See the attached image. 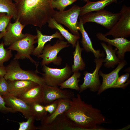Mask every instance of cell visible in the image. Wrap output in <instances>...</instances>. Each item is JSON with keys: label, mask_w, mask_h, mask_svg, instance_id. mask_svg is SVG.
Segmentation results:
<instances>
[{"label": "cell", "mask_w": 130, "mask_h": 130, "mask_svg": "<svg viewBox=\"0 0 130 130\" xmlns=\"http://www.w3.org/2000/svg\"><path fill=\"white\" fill-rule=\"evenodd\" d=\"M70 105L64 113L80 130H97L98 125L107 123L100 110L85 103L79 94L70 100Z\"/></svg>", "instance_id": "obj_1"}, {"label": "cell", "mask_w": 130, "mask_h": 130, "mask_svg": "<svg viewBox=\"0 0 130 130\" xmlns=\"http://www.w3.org/2000/svg\"><path fill=\"white\" fill-rule=\"evenodd\" d=\"M52 0H19L15 3L18 18L25 26L31 25L40 28L48 23L55 10Z\"/></svg>", "instance_id": "obj_2"}, {"label": "cell", "mask_w": 130, "mask_h": 130, "mask_svg": "<svg viewBox=\"0 0 130 130\" xmlns=\"http://www.w3.org/2000/svg\"><path fill=\"white\" fill-rule=\"evenodd\" d=\"M6 67V73L4 77L7 80H29L40 85L45 84L42 77L37 74V72L22 69L17 60L13 59Z\"/></svg>", "instance_id": "obj_3"}, {"label": "cell", "mask_w": 130, "mask_h": 130, "mask_svg": "<svg viewBox=\"0 0 130 130\" xmlns=\"http://www.w3.org/2000/svg\"><path fill=\"white\" fill-rule=\"evenodd\" d=\"M26 34L25 37L10 46L7 49L17 52L13 59H23L27 58L35 64L37 70L38 64L30 56L35 48L34 45L37 42V36L28 33Z\"/></svg>", "instance_id": "obj_4"}, {"label": "cell", "mask_w": 130, "mask_h": 130, "mask_svg": "<svg viewBox=\"0 0 130 130\" xmlns=\"http://www.w3.org/2000/svg\"><path fill=\"white\" fill-rule=\"evenodd\" d=\"M80 7L75 5L66 10L62 11L55 10L52 18L57 23L67 27L73 34L79 36L78 20Z\"/></svg>", "instance_id": "obj_5"}, {"label": "cell", "mask_w": 130, "mask_h": 130, "mask_svg": "<svg viewBox=\"0 0 130 130\" xmlns=\"http://www.w3.org/2000/svg\"><path fill=\"white\" fill-rule=\"evenodd\" d=\"M120 16V12L114 13L103 9L90 12L80 17L83 24L88 22L95 23L110 30L118 20Z\"/></svg>", "instance_id": "obj_6"}, {"label": "cell", "mask_w": 130, "mask_h": 130, "mask_svg": "<svg viewBox=\"0 0 130 130\" xmlns=\"http://www.w3.org/2000/svg\"><path fill=\"white\" fill-rule=\"evenodd\" d=\"M42 75L45 84L51 86H58L68 78L72 72L67 63L62 69L51 68L44 65L42 66Z\"/></svg>", "instance_id": "obj_7"}, {"label": "cell", "mask_w": 130, "mask_h": 130, "mask_svg": "<svg viewBox=\"0 0 130 130\" xmlns=\"http://www.w3.org/2000/svg\"><path fill=\"white\" fill-rule=\"evenodd\" d=\"M119 20L107 32L105 37L111 35L114 38H127L130 36V7L123 5L120 12Z\"/></svg>", "instance_id": "obj_8"}, {"label": "cell", "mask_w": 130, "mask_h": 130, "mask_svg": "<svg viewBox=\"0 0 130 130\" xmlns=\"http://www.w3.org/2000/svg\"><path fill=\"white\" fill-rule=\"evenodd\" d=\"M68 42L59 39L53 45L48 44L45 46L41 54L37 56L38 58H42V66L52 63L57 65H61L62 59L57 56L60 51L63 49L68 47L70 45Z\"/></svg>", "instance_id": "obj_9"}, {"label": "cell", "mask_w": 130, "mask_h": 130, "mask_svg": "<svg viewBox=\"0 0 130 130\" xmlns=\"http://www.w3.org/2000/svg\"><path fill=\"white\" fill-rule=\"evenodd\" d=\"M103 60L102 58H96L94 60L96 67L93 72L92 73L87 71L84 72V82L80 85L79 92L81 93L88 88L92 92L98 91L101 84L99 79V71L103 65Z\"/></svg>", "instance_id": "obj_10"}, {"label": "cell", "mask_w": 130, "mask_h": 130, "mask_svg": "<svg viewBox=\"0 0 130 130\" xmlns=\"http://www.w3.org/2000/svg\"><path fill=\"white\" fill-rule=\"evenodd\" d=\"M43 104L45 105L61 99L71 100L74 94L72 91L63 90L58 86H51L45 84L42 85Z\"/></svg>", "instance_id": "obj_11"}, {"label": "cell", "mask_w": 130, "mask_h": 130, "mask_svg": "<svg viewBox=\"0 0 130 130\" xmlns=\"http://www.w3.org/2000/svg\"><path fill=\"white\" fill-rule=\"evenodd\" d=\"M15 20L13 23L10 22L6 28L5 33L3 37L4 45L6 46H9L26 36V33L22 32L25 26L20 23L18 18Z\"/></svg>", "instance_id": "obj_12"}, {"label": "cell", "mask_w": 130, "mask_h": 130, "mask_svg": "<svg viewBox=\"0 0 130 130\" xmlns=\"http://www.w3.org/2000/svg\"><path fill=\"white\" fill-rule=\"evenodd\" d=\"M39 130H80L64 113L60 115L51 123L37 127Z\"/></svg>", "instance_id": "obj_13"}, {"label": "cell", "mask_w": 130, "mask_h": 130, "mask_svg": "<svg viewBox=\"0 0 130 130\" xmlns=\"http://www.w3.org/2000/svg\"><path fill=\"white\" fill-rule=\"evenodd\" d=\"M96 36L99 40L115 46L118 50L116 52L117 56L121 60L124 59L126 52L130 51V41L125 38L118 37L110 39L101 33H98Z\"/></svg>", "instance_id": "obj_14"}, {"label": "cell", "mask_w": 130, "mask_h": 130, "mask_svg": "<svg viewBox=\"0 0 130 130\" xmlns=\"http://www.w3.org/2000/svg\"><path fill=\"white\" fill-rule=\"evenodd\" d=\"M2 96L6 105L16 112H20L27 119L30 116H33L30 105L22 100L9 93Z\"/></svg>", "instance_id": "obj_15"}, {"label": "cell", "mask_w": 130, "mask_h": 130, "mask_svg": "<svg viewBox=\"0 0 130 130\" xmlns=\"http://www.w3.org/2000/svg\"><path fill=\"white\" fill-rule=\"evenodd\" d=\"M127 64V62L125 60H121L117 67L108 74L104 73L101 70L99 71V75L102 77L103 80L98 91V95L100 94L106 90L112 88L119 76V72Z\"/></svg>", "instance_id": "obj_16"}, {"label": "cell", "mask_w": 130, "mask_h": 130, "mask_svg": "<svg viewBox=\"0 0 130 130\" xmlns=\"http://www.w3.org/2000/svg\"><path fill=\"white\" fill-rule=\"evenodd\" d=\"M9 84V93L16 97L28 90L39 85L29 80H8Z\"/></svg>", "instance_id": "obj_17"}, {"label": "cell", "mask_w": 130, "mask_h": 130, "mask_svg": "<svg viewBox=\"0 0 130 130\" xmlns=\"http://www.w3.org/2000/svg\"><path fill=\"white\" fill-rule=\"evenodd\" d=\"M78 25V29L81 33L82 39L81 42L83 48L86 52L92 53L96 58H102L104 56L103 53H101L99 50H95L93 48L91 39L84 27L83 24L80 16Z\"/></svg>", "instance_id": "obj_18"}, {"label": "cell", "mask_w": 130, "mask_h": 130, "mask_svg": "<svg viewBox=\"0 0 130 130\" xmlns=\"http://www.w3.org/2000/svg\"><path fill=\"white\" fill-rule=\"evenodd\" d=\"M17 97L28 104L35 103L43 104L42 85H38L28 90Z\"/></svg>", "instance_id": "obj_19"}, {"label": "cell", "mask_w": 130, "mask_h": 130, "mask_svg": "<svg viewBox=\"0 0 130 130\" xmlns=\"http://www.w3.org/2000/svg\"><path fill=\"white\" fill-rule=\"evenodd\" d=\"M37 38L38 42L37 46L35 48L32 54L37 56L40 54L45 46V44L48 41H51L53 38H58L59 40H63L64 37L58 31H57L51 35H44L40 31L37 29Z\"/></svg>", "instance_id": "obj_20"}, {"label": "cell", "mask_w": 130, "mask_h": 130, "mask_svg": "<svg viewBox=\"0 0 130 130\" xmlns=\"http://www.w3.org/2000/svg\"><path fill=\"white\" fill-rule=\"evenodd\" d=\"M71 100L64 99H59L58 105L55 110L52 113L48 114L40 120L41 125L51 123L59 116L67 111L70 107V102Z\"/></svg>", "instance_id": "obj_21"}, {"label": "cell", "mask_w": 130, "mask_h": 130, "mask_svg": "<svg viewBox=\"0 0 130 130\" xmlns=\"http://www.w3.org/2000/svg\"><path fill=\"white\" fill-rule=\"evenodd\" d=\"M117 1V0H100L94 2L89 1L86 2L85 5L80 7V16L90 12L104 9L106 6L113 3H116Z\"/></svg>", "instance_id": "obj_22"}, {"label": "cell", "mask_w": 130, "mask_h": 130, "mask_svg": "<svg viewBox=\"0 0 130 130\" xmlns=\"http://www.w3.org/2000/svg\"><path fill=\"white\" fill-rule=\"evenodd\" d=\"M47 23L49 27L52 29L58 30L61 34L66 39L68 42L71 44L73 48L75 47L77 41L80 38L79 36L73 35L70 33L61 24L57 23L52 18L49 20Z\"/></svg>", "instance_id": "obj_23"}, {"label": "cell", "mask_w": 130, "mask_h": 130, "mask_svg": "<svg viewBox=\"0 0 130 130\" xmlns=\"http://www.w3.org/2000/svg\"><path fill=\"white\" fill-rule=\"evenodd\" d=\"M101 44L106 54V57L103 61V62L105 63L104 66L108 68H114L115 65L118 64L121 60L116 55L117 49L116 48L113 49L111 45H107L104 42L101 43Z\"/></svg>", "instance_id": "obj_24"}, {"label": "cell", "mask_w": 130, "mask_h": 130, "mask_svg": "<svg viewBox=\"0 0 130 130\" xmlns=\"http://www.w3.org/2000/svg\"><path fill=\"white\" fill-rule=\"evenodd\" d=\"M75 50L73 52V64L71 68L72 72L76 71L84 70L85 67V64L82 57V51L84 50L80 45L79 41L78 40L76 42Z\"/></svg>", "instance_id": "obj_25"}, {"label": "cell", "mask_w": 130, "mask_h": 130, "mask_svg": "<svg viewBox=\"0 0 130 130\" xmlns=\"http://www.w3.org/2000/svg\"><path fill=\"white\" fill-rule=\"evenodd\" d=\"M13 0H0V13H4L16 20L18 17L17 9Z\"/></svg>", "instance_id": "obj_26"}, {"label": "cell", "mask_w": 130, "mask_h": 130, "mask_svg": "<svg viewBox=\"0 0 130 130\" xmlns=\"http://www.w3.org/2000/svg\"><path fill=\"white\" fill-rule=\"evenodd\" d=\"M81 75L79 71H76L71 76L60 84L59 88L61 89L69 88L79 91L80 87L78 85L79 80L78 79Z\"/></svg>", "instance_id": "obj_27"}, {"label": "cell", "mask_w": 130, "mask_h": 130, "mask_svg": "<svg viewBox=\"0 0 130 130\" xmlns=\"http://www.w3.org/2000/svg\"><path fill=\"white\" fill-rule=\"evenodd\" d=\"M31 107L33 116L35 120L40 121L47 115L44 105L38 103H33L29 104Z\"/></svg>", "instance_id": "obj_28"}, {"label": "cell", "mask_w": 130, "mask_h": 130, "mask_svg": "<svg viewBox=\"0 0 130 130\" xmlns=\"http://www.w3.org/2000/svg\"><path fill=\"white\" fill-rule=\"evenodd\" d=\"M3 42L0 43V67L4 66V62L9 60L12 57V50L5 49Z\"/></svg>", "instance_id": "obj_29"}, {"label": "cell", "mask_w": 130, "mask_h": 130, "mask_svg": "<svg viewBox=\"0 0 130 130\" xmlns=\"http://www.w3.org/2000/svg\"><path fill=\"white\" fill-rule=\"evenodd\" d=\"M129 75V73H127L118 76L111 88H124L130 83V80H128Z\"/></svg>", "instance_id": "obj_30"}, {"label": "cell", "mask_w": 130, "mask_h": 130, "mask_svg": "<svg viewBox=\"0 0 130 130\" xmlns=\"http://www.w3.org/2000/svg\"><path fill=\"white\" fill-rule=\"evenodd\" d=\"M35 118L33 116L29 117L26 122H19V125L18 130H35L37 127L34 124Z\"/></svg>", "instance_id": "obj_31"}, {"label": "cell", "mask_w": 130, "mask_h": 130, "mask_svg": "<svg viewBox=\"0 0 130 130\" xmlns=\"http://www.w3.org/2000/svg\"><path fill=\"white\" fill-rule=\"evenodd\" d=\"M77 0H58L52 1L51 5L52 7L54 9L56 8L60 11L65 10L67 6L71 5Z\"/></svg>", "instance_id": "obj_32"}, {"label": "cell", "mask_w": 130, "mask_h": 130, "mask_svg": "<svg viewBox=\"0 0 130 130\" xmlns=\"http://www.w3.org/2000/svg\"><path fill=\"white\" fill-rule=\"evenodd\" d=\"M12 18L5 13H0V32H6V27Z\"/></svg>", "instance_id": "obj_33"}, {"label": "cell", "mask_w": 130, "mask_h": 130, "mask_svg": "<svg viewBox=\"0 0 130 130\" xmlns=\"http://www.w3.org/2000/svg\"><path fill=\"white\" fill-rule=\"evenodd\" d=\"M8 81L3 77H0V95L2 96L9 93Z\"/></svg>", "instance_id": "obj_34"}, {"label": "cell", "mask_w": 130, "mask_h": 130, "mask_svg": "<svg viewBox=\"0 0 130 130\" xmlns=\"http://www.w3.org/2000/svg\"><path fill=\"white\" fill-rule=\"evenodd\" d=\"M0 112L4 113L16 112L11 108L7 106L3 98L0 95Z\"/></svg>", "instance_id": "obj_35"}, {"label": "cell", "mask_w": 130, "mask_h": 130, "mask_svg": "<svg viewBox=\"0 0 130 130\" xmlns=\"http://www.w3.org/2000/svg\"><path fill=\"white\" fill-rule=\"evenodd\" d=\"M59 102V99L54 101L52 102L44 105L46 111L49 114L53 113L57 108Z\"/></svg>", "instance_id": "obj_36"}, {"label": "cell", "mask_w": 130, "mask_h": 130, "mask_svg": "<svg viewBox=\"0 0 130 130\" xmlns=\"http://www.w3.org/2000/svg\"><path fill=\"white\" fill-rule=\"evenodd\" d=\"M6 73V67L4 66L0 67V77H4Z\"/></svg>", "instance_id": "obj_37"}, {"label": "cell", "mask_w": 130, "mask_h": 130, "mask_svg": "<svg viewBox=\"0 0 130 130\" xmlns=\"http://www.w3.org/2000/svg\"><path fill=\"white\" fill-rule=\"evenodd\" d=\"M6 33L5 32H0V39L3 37Z\"/></svg>", "instance_id": "obj_38"}, {"label": "cell", "mask_w": 130, "mask_h": 130, "mask_svg": "<svg viewBox=\"0 0 130 130\" xmlns=\"http://www.w3.org/2000/svg\"><path fill=\"white\" fill-rule=\"evenodd\" d=\"M13 0L14 1L15 3H16L19 0Z\"/></svg>", "instance_id": "obj_39"}, {"label": "cell", "mask_w": 130, "mask_h": 130, "mask_svg": "<svg viewBox=\"0 0 130 130\" xmlns=\"http://www.w3.org/2000/svg\"><path fill=\"white\" fill-rule=\"evenodd\" d=\"M85 2H87V1H89V0H83Z\"/></svg>", "instance_id": "obj_40"}, {"label": "cell", "mask_w": 130, "mask_h": 130, "mask_svg": "<svg viewBox=\"0 0 130 130\" xmlns=\"http://www.w3.org/2000/svg\"><path fill=\"white\" fill-rule=\"evenodd\" d=\"M58 0H52V1H56Z\"/></svg>", "instance_id": "obj_41"}, {"label": "cell", "mask_w": 130, "mask_h": 130, "mask_svg": "<svg viewBox=\"0 0 130 130\" xmlns=\"http://www.w3.org/2000/svg\"></svg>", "instance_id": "obj_42"}]
</instances>
